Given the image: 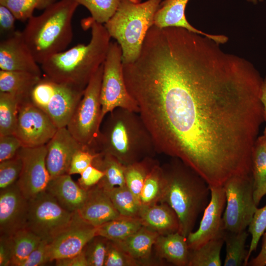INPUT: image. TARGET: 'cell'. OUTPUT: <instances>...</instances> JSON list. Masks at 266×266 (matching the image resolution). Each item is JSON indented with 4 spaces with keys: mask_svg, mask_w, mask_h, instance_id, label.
Listing matches in <instances>:
<instances>
[{
    "mask_svg": "<svg viewBox=\"0 0 266 266\" xmlns=\"http://www.w3.org/2000/svg\"><path fill=\"white\" fill-rule=\"evenodd\" d=\"M13 256L10 266H21L30 254L39 245L41 238L28 228L20 230L11 235Z\"/></svg>",
    "mask_w": 266,
    "mask_h": 266,
    "instance_id": "4dcf8cb0",
    "label": "cell"
},
{
    "mask_svg": "<svg viewBox=\"0 0 266 266\" xmlns=\"http://www.w3.org/2000/svg\"><path fill=\"white\" fill-rule=\"evenodd\" d=\"M143 227L139 218L120 216L97 227V235L113 241L128 237Z\"/></svg>",
    "mask_w": 266,
    "mask_h": 266,
    "instance_id": "4316f807",
    "label": "cell"
},
{
    "mask_svg": "<svg viewBox=\"0 0 266 266\" xmlns=\"http://www.w3.org/2000/svg\"><path fill=\"white\" fill-rule=\"evenodd\" d=\"M139 218L143 226L159 235L178 232V217L174 210L165 202L141 206Z\"/></svg>",
    "mask_w": 266,
    "mask_h": 266,
    "instance_id": "7402d4cb",
    "label": "cell"
},
{
    "mask_svg": "<svg viewBox=\"0 0 266 266\" xmlns=\"http://www.w3.org/2000/svg\"><path fill=\"white\" fill-rule=\"evenodd\" d=\"M247 0L254 4H256L257 3L258 1H263L264 0Z\"/></svg>",
    "mask_w": 266,
    "mask_h": 266,
    "instance_id": "db71d44e",
    "label": "cell"
},
{
    "mask_svg": "<svg viewBox=\"0 0 266 266\" xmlns=\"http://www.w3.org/2000/svg\"><path fill=\"white\" fill-rule=\"evenodd\" d=\"M162 1L147 0L134 3L130 0H121L115 13L104 24L111 37L115 39L121 47L123 64L133 62L137 58Z\"/></svg>",
    "mask_w": 266,
    "mask_h": 266,
    "instance_id": "8992f818",
    "label": "cell"
},
{
    "mask_svg": "<svg viewBox=\"0 0 266 266\" xmlns=\"http://www.w3.org/2000/svg\"><path fill=\"white\" fill-rule=\"evenodd\" d=\"M130 0L134 3H139V2H140L141 1V0Z\"/></svg>",
    "mask_w": 266,
    "mask_h": 266,
    "instance_id": "11a10c76",
    "label": "cell"
},
{
    "mask_svg": "<svg viewBox=\"0 0 266 266\" xmlns=\"http://www.w3.org/2000/svg\"><path fill=\"white\" fill-rule=\"evenodd\" d=\"M223 237L212 239L195 249H189L188 266H221Z\"/></svg>",
    "mask_w": 266,
    "mask_h": 266,
    "instance_id": "f1b7e54d",
    "label": "cell"
},
{
    "mask_svg": "<svg viewBox=\"0 0 266 266\" xmlns=\"http://www.w3.org/2000/svg\"><path fill=\"white\" fill-rule=\"evenodd\" d=\"M164 174L162 166L157 162L144 181L140 195L141 206L151 205L161 202L164 189Z\"/></svg>",
    "mask_w": 266,
    "mask_h": 266,
    "instance_id": "f546056e",
    "label": "cell"
},
{
    "mask_svg": "<svg viewBox=\"0 0 266 266\" xmlns=\"http://www.w3.org/2000/svg\"><path fill=\"white\" fill-rule=\"evenodd\" d=\"M79 5L72 0H60L28 20L22 33L38 64L66 50L70 43L73 35L72 20Z\"/></svg>",
    "mask_w": 266,
    "mask_h": 266,
    "instance_id": "5b68a950",
    "label": "cell"
},
{
    "mask_svg": "<svg viewBox=\"0 0 266 266\" xmlns=\"http://www.w3.org/2000/svg\"><path fill=\"white\" fill-rule=\"evenodd\" d=\"M157 255L176 266H188L189 249L187 237L178 232L159 235L154 244Z\"/></svg>",
    "mask_w": 266,
    "mask_h": 266,
    "instance_id": "603a6c76",
    "label": "cell"
},
{
    "mask_svg": "<svg viewBox=\"0 0 266 266\" xmlns=\"http://www.w3.org/2000/svg\"><path fill=\"white\" fill-rule=\"evenodd\" d=\"M200 35L155 59L132 94L156 150L210 187L252 173L264 122L263 78L250 61Z\"/></svg>",
    "mask_w": 266,
    "mask_h": 266,
    "instance_id": "6da1fadb",
    "label": "cell"
},
{
    "mask_svg": "<svg viewBox=\"0 0 266 266\" xmlns=\"http://www.w3.org/2000/svg\"><path fill=\"white\" fill-rule=\"evenodd\" d=\"M164 189L160 202L168 204L179 222L178 232L187 237L193 232L199 215L210 199L206 182L192 168L177 158L162 166Z\"/></svg>",
    "mask_w": 266,
    "mask_h": 266,
    "instance_id": "277c9868",
    "label": "cell"
},
{
    "mask_svg": "<svg viewBox=\"0 0 266 266\" xmlns=\"http://www.w3.org/2000/svg\"><path fill=\"white\" fill-rule=\"evenodd\" d=\"M75 213L44 191L29 200L26 228L49 243L70 223Z\"/></svg>",
    "mask_w": 266,
    "mask_h": 266,
    "instance_id": "8fae6325",
    "label": "cell"
},
{
    "mask_svg": "<svg viewBox=\"0 0 266 266\" xmlns=\"http://www.w3.org/2000/svg\"><path fill=\"white\" fill-rule=\"evenodd\" d=\"M96 235L97 227L76 212L70 223L49 243L50 262L79 254Z\"/></svg>",
    "mask_w": 266,
    "mask_h": 266,
    "instance_id": "9a60e30c",
    "label": "cell"
},
{
    "mask_svg": "<svg viewBox=\"0 0 266 266\" xmlns=\"http://www.w3.org/2000/svg\"><path fill=\"white\" fill-rule=\"evenodd\" d=\"M85 6L97 22L105 24L117 10L121 0H72Z\"/></svg>",
    "mask_w": 266,
    "mask_h": 266,
    "instance_id": "8d00e7d4",
    "label": "cell"
},
{
    "mask_svg": "<svg viewBox=\"0 0 266 266\" xmlns=\"http://www.w3.org/2000/svg\"><path fill=\"white\" fill-rule=\"evenodd\" d=\"M260 99L263 106L264 121L266 122V76L263 79L262 84Z\"/></svg>",
    "mask_w": 266,
    "mask_h": 266,
    "instance_id": "f907efd6",
    "label": "cell"
},
{
    "mask_svg": "<svg viewBox=\"0 0 266 266\" xmlns=\"http://www.w3.org/2000/svg\"><path fill=\"white\" fill-rule=\"evenodd\" d=\"M105 191L121 216L139 218L141 205L126 185Z\"/></svg>",
    "mask_w": 266,
    "mask_h": 266,
    "instance_id": "d6a6232c",
    "label": "cell"
},
{
    "mask_svg": "<svg viewBox=\"0 0 266 266\" xmlns=\"http://www.w3.org/2000/svg\"><path fill=\"white\" fill-rule=\"evenodd\" d=\"M17 20L12 12L6 6L0 4V33L7 36L13 33L15 30V20Z\"/></svg>",
    "mask_w": 266,
    "mask_h": 266,
    "instance_id": "bcb514c9",
    "label": "cell"
},
{
    "mask_svg": "<svg viewBox=\"0 0 266 266\" xmlns=\"http://www.w3.org/2000/svg\"><path fill=\"white\" fill-rule=\"evenodd\" d=\"M157 163L156 160L153 157H147L125 166L126 185L139 202L140 195L145 179L153 166Z\"/></svg>",
    "mask_w": 266,
    "mask_h": 266,
    "instance_id": "1f68e13d",
    "label": "cell"
},
{
    "mask_svg": "<svg viewBox=\"0 0 266 266\" xmlns=\"http://www.w3.org/2000/svg\"><path fill=\"white\" fill-rule=\"evenodd\" d=\"M57 0H0V4L7 7L17 20L28 21L35 9L45 10Z\"/></svg>",
    "mask_w": 266,
    "mask_h": 266,
    "instance_id": "e575fe53",
    "label": "cell"
},
{
    "mask_svg": "<svg viewBox=\"0 0 266 266\" xmlns=\"http://www.w3.org/2000/svg\"><path fill=\"white\" fill-rule=\"evenodd\" d=\"M103 63L91 78L66 128L83 148L97 153L101 119L100 89Z\"/></svg>",
    "mask_w": 266,
    "mask_h": 266,
    "instance_id": "52a82bcc",
    "label": "cell"
},
{
    "mask_svg": "<svg viewBox=\"0 0 266 266\" xmlns=\"http://www.w3.org/2000/svg\"><path fill=\"white\" fill-rule=\"evenodd\" d=\"M58 129L48 116L34 105L29 98L19 100L14 134L21 141L22 147L45 145Z\"/></svg>",
    "mask_w": 266,
    "mask_h": 266,
    "instance_id": "7c38bea8",
    "label": "cell"
},
{
    "mask_svg": "<svg viewBox=\"0 0 266 266\" xmlns=\"http://www.w3.org/2000/svg\"><path fill=\"white\" fill-rule=\"evenodd\" d=\"M78 180L80 186L88 191L97 185L104 176L103 172L92 165L87 167L80 174Z\"/></svg>",
    "mask_w": 266,
    "mask_h": 266,
    "instance_id": "f6af8a7d",
    "label": "cell"
},
{
    "mask_svg": "<svg viewBox=\"0 0 266 266\" xmlns=\"http://www.w3.org/2000/svg\"><path fill=\"white\" fill-rule=\"evenodd\" d=\"M27 45L22 33L16 31L0 42V68L42 76V70Z\"/></svg>",
    "mask_w": 266,
    "mask_h": 266,
    "instance_id": "e0dca14e",
    "label": "cell"
},
{
    "mask_svg": "<svg viewBox=\"0 0 266 266\" xmlns=\"http://www.w3.org/2000/svg\"><path fill=\"white\" fill-rule=\"evenodd\" d=\"M100 130L98 153L109 154L126 166L157 153L150 133L138 113L117 108Z\"/></svg>",
    "mask_w": 266,
    "mask_h": 266,
    "instance_id": "3957f363",
    "label": "cell"
},
{
    "mask_svg": "<svg viewBox=\"0 0 266 266\" xmlns=\"http://www.w3.org/2000/svg\"><path fill=\"white\" fill-rule=\"evenodd\" d=\"M29 210V200L22 193L16 182L0 189V234L11 236L26 228Z\"/></svg>",
    "mask_w": 266,
    "mask_h": 266,
    "instance_id": "2e32d148",
    "label": "cell"
},
{
    "mask_svg": "<svg viewBox=\"0 0 266 266\" xmlns=\"http://www.w3.org/2000/svg\"><path fill=\"white\" fill-rule=\"evenodd\" d=\"M159 235L143 226L126 239L114 242L141 266L149 264L152 249Z\"/></svg>",
    "mask_w": 266,
    "mask_h": 266,
    "instance_id": "cb8c5ba5",
    "label": "cell"
},
{
    "mask_svg": "<svg viewBox=\"0 0 266 266\" xmlns=\"http://www.w3.org/2000/svg\"><path fill=\"white\" fill-rule=\"evenodd\" d=\"M252 173L254 185V200L266 183V151L257 138L252 157Z\"/></svg>",
    "mask_w": 266,
    "mask_h": 266,
    "instance_id": "d590c367",
    "label": "cell"
},
{
    "mask_svg": "<svg viewBox=\"0 0 266 266\" xmlns=\"http://www.w3.org/2000/svg\"><path fill=\"white\" fill-rule=\"evenodd\" d=\"M105 266H138L139 263L116 242L109 240Z\"/></svg>",
    "mask_w": 266,
    "mask_h": 266,
    "instance_id": "60d3db41",
    "label": "cell"
},
{
    "mask_svg": "<svg viewBox=\"0 0 266 266\" xmlns=\"http://www.w3.org/2000/svg\"><path fill=\"white\" fill-rule=\"evenodd\" d=\"M265 195H266V183L257 197L255 199V201L257 206L258 205L262 199Z\"/></svg>",
    "mask_w": 266,
    "mask_h": 266,
    "instance_id": "816d5d0a",
    "label": "cell"
},
{
    "mask_svg": "<svg viewBox=\"0 0 266 266\" xmlns=\"http://www.w3.org/2000/svg\"><path fill=\"white\" fill-rule=\"evenodd\" d=\"M18 153L22 168L16 184L29 200L45 191L51 178L46 165V146L22 147Z\"/></svg>",
    "mask_w": 266,
    "mask_h": 266,
    "instance_id": "4fadbf2b",
    "label": "cell"
},
{
    "mask_svg": "<svg viewBox=\"0 0 266 266\" xmlns=\"http://www.w3.org/2000/svg\"><path fill=\"white\" fill-rule=\"evenodd\" d=\"M41 77L25 71L0 70V92L13 94L19 100L29 98Z\"/></svg>",
    "mask_w": 266,
    "mask_h": 266,
    "instance_id": "d4e9b609",
    "label": "cell"
},
{
    "mask_svg": "<svg viewBox=\"0 0 266 266\" xmlns=\"http://www.w3.org/2000/svg\"><path fill=\"white\" fill-rule=\"evenodd\" d=\"M223 186L226 199L223 215L225 231L237 233L245 230L257 208L252 175L232 177Z\"/></svg>",
    "mask_w": 266,
    "mask_h": 266,
    "instance_id": "30bf717a",
    "label": "cell"
},
{
    "mask_svg": "<svg viewBox=\"0 0 266 266\" xmlns=\"http://www.w3.org/2000/svg\"><path fill=\"white\" fill-rule=\"evenodd\" d=\"M258 138L266 151V127L264 131L263 134L260 136H258Z\"/></svg>",
    "mask_w": 266,
    "mask_h": 266,
    "instance_id": "f5cc1de1",
    "label": "cell"
},
{
    "mask_svg": "<svg viewBox=\"0 0 266 266\" xmlns=\"http://www.w3.org/2000/svg\"><path fill=\"white\" fill-rule=\"evenodd\" d=\"M84 20L85 26L91 28L90 42L58 53L41 65L44 76L57 83L82 90L104 63L111 42L104 25L92 17Z\"/></svg>",
    "mask_w": 266,
    "mask_h": 266,
    "instance_id": "7a4b0ae2",
    "label": "cell"
},
{
    "mask_svg": "<svg viewBox=\"0 0 266 266\" xmlns=\"http://www.w3.org/2000/svg\"><path fill=\"white\" fill-rule=\"evenodd\" d=\"M210 199L205 208L199 228L187 236L190 250L197 249L207 242L223 237L225 230L223 215L226 199L223 186L210 187Z\"/></svg>",
    "mask_w": 266,
    "mask_h": 266,
    "instance_id": "5bb4252c",
    "label": "cell"
},
{
    "mask_svg": "<svg viewBox=\"0 0 266 266\" xmlns=\"http://www.w3.org/2000/svg\"><path fill=\"white\" fill-rule=\"evenodd\" d=\"M13 256V244L11 236L0 234V266H10Z\"/></svg>",
    "mask_w": 266,
    "mask_h": 266,
    "instance_id": "7dc6e473",
    "label": "cell"
},
{
    "mask_svg": "<svg viewBox=\"0 0 266 266\" xmlns=\"http://www.w3.org/2000/svg\"><path fill=\"white\" fill-rule=\"evenodd\" d=\"M55 261L58 266H88L84 250L76 255Z\"/></svg>",
    "mask_w": 266,
    "mask_h": 266,
    "instance_id": "c3c4849f",
    "label": "cell"
},
{
    "mask_svg": "<svg viewBox=\"0 0 266 266\" xmlns=\"http://www.w3.org/2000/svg\"><path fill=\"white\" fill-rule=\"evenodd\" d=\"M262 236L263 241L261 251L256 257L248 261L247 266H266V230Z\"/></svg>",
    "mask_w": 266,
    "mask_h": 266,
    "instance_id": "681fc988",
    "label": "cell"
},
{
    "mask_svg": "<svg viewBox=\"0 0 266 266\" xmlns=\"http://www.w3.org/2000/svg\"><path fill=\"white\" fill-rule=\"evenodd\" d=\"M189 0H164L162 1L154 17V25L159 28L178 27L208 37L223 44L228 37L203 32L194 27L186 19L185 9Z\"/></svg>",
    "mask_w": 266,
    "mask_h": 266,
    "instance_id": "ffe728a7",
    "label": "cell"
},
{
    "mask_svg": "<svg viewBox=\"0 0 266 266\" xmlns=\"http://www.w3.org/2000/svg\"><path fill=\"white\" fill-rule=\"evenodd\" d=\"M92 165L102 171L104 176L98 184L105 190L126 185L125 166L113 156L105 153H97Z\"/></svg>",
    "mask_w": 266,
    "mask_h": 266,
    "instance_id": "484cf974",
    "label": "cell"
},
{
    "mask_svg": "<svg viewBox=\"0 0 266 266\" xmlns=\"http://www.w3.org/2000/svg\"><path fill=\"white\" fill-rule=\"evenodd\" d=\"M266 230V205L257 208L252 220L248 226V233L251 235V240L247 257V265L252 252L257 247L260 238Z\"/></svg>",
    "mask_w": 266,
    "mask_h": 266,
    "instance_id": "ab89813d",
    "label": "cell"
},
{
    "mask_svg": "<svg viewBox=\"0 0 266 266\" xmlns=\"http://www.w3.org/2000/svg\"><path fill=\"white\" fill-rule=\"evenodd\" d=\"M22 168L18 152L13 158L0 162V189L6 188L18 180Z\"/></svg>",
    "mask_w": 266,
    "mask_h": 266,
    "instance_id": "f35d334b",
    "label": "cell"
},
{
    "mask_svg": "<svg viewBox=\"0 0 266 266\" xmlns=\"http://www.w3.org/2000/svg\"><path fill=\"white\" fill-rule=\"evenodd\" d=\"M248 236L246 230L237 233L225 231L223 236L226 250L224 266H247L248 250L246 249V241Z\"/></svg>",
    "mask_w": 266,
    "mask_h": 266,
    "instance_id": "83f0119b",
    "label": "cell"
},
{
    "mask_svg": "<svg viewBox=\"0 0 266 266\" xmlns=\"http://www.w3.org/2000/svg\"><path fill=\"white\" fill-rule=\"evenodd\" d=\"M109 240L96 235L85 246L84 251L88 266H103L106 258Z\"/></svg>",
    "mask_w": 266,
    "mask_h": 266,
    "instance_id": "74e56055",
    "label": "cell"
},
{
    "mask_svg": "<svg viewBox=\"0 0 266 266\" xmlns=\"http://www.w3.org/2000/svg\"><path fill=\"white\" fill-rule=\"evenodd\" d=\"M96 154L84 149L77 151L72 158L68 174H80L87 167L92 165Z\"/></svg>",
    "mask_w": 266,
    "mask_h": 266,
    "instance_id": "b9f144b4",
    "label": "cell"
},
{
    "mask_svg": "<svg viewBox=\"0 0 266 266\" xmlns=\"http://www.w3.org/2000/svg\"><path fill=\"white\" fill-rule=\"evenodd\" d=\"M67 173L51 178L45 191L66 210L77 212L83 205L88 191L75 182Z\"/></svg>",
    "mask_w": 266,
    "mask_h": 266,
    "instance_id": "44dd1931",
    "label": "cell"
},
{
    "mask_svg": "<svg viewBox=\"0 0 266 266\" xmlns=\"http://www.w3.org/2000/svg\"><path fill=\"white\" fill-rule=\"evenodd\" d=\"M101 119L117 108L139 113L138 106L127 89L123 75L122 51L116 42H110L103 63L100 89Z\"/></svg>",
    "mask_w": 266,
    "mask_h": 266,
    "instance_id": "9c48e42d",
    "label": "cell"
},
{
    "mask_svg": "<svg viewBox=\"0 0 266 266\" xmlns=\"http://www.w3.org/2000/svg\"><path fill=\"white\" fill-rule=\"evenodd\" d=\"M50 262L49 243L41 240L21 266H40Z\"/></svg>",
    "mask_w": 266,
    "mask_h": 266,
    "instance_id": "ee69618b",
    "label": "cell"
},
{
    "mask_svg": "<svg viewBox=\"0 0 266 266\" xmlns=\"http://www.w3.org/2000/svg\"><path fill=\"white\" fill-rule=\"evenodd\" d=\"M77 212L84 220L95 227L121 216L107 192L98 184L88 190L87 198Z\"/></svg>",
    "mask_w": 266,
    "mask_h": 266,
    "instance_id": "d6986e66",
    "label": "cell"
},
{
    "mask_svg": "<svg viewBox=\"0 0 266 266\" xmlns=\"http://www.w3.org/2000/svg\"><path fill=\"white\" fill-rule=\"evenodd\" d=\"M22 147L15 134L0 136V162L15 157Z\"/></svg>",
    "mask_w": 266,
    "mask_h": 266,
    "instance_id": "7bdbcfd3",
    "label": "cell"
},
{
    "mask_svg": "<svg viewBox=\"0 0 266 266\" xmlns=\"http://www.w3.org/2000/svg\"><path fill=\"white\" fill-rule=\"evenodd\" d=\"M46 146V165L51 178L68 173L73 156L84 149L66 127L58 128Z\"/></svg>",
    "mask_w": 266,
    "mask_h": 266,
    "instance_id": "ac0fdd59",
    "label": "cell"
},
{
    "mask_svg": "<svg viewBox=\"0 0 266 266\" xmlns=\"http://www.w3.org/2000/svg\"><path fill=\"white\" fill-rule=\"evenodd\" d=\"M85 90L42 77L30 95V100L46 113L58 128L66 127Z\"/></svg>",
    "mask_w": 266,
    "mask_h": 266,
    "instance_id": "ba28073f",
    "label": "cell"
},
{
    "mask_svg": "<svg viewBox=\"0 0 266 266\" xmlns=\"http://www.w3.org/2000/svg\"><path fill=\"white\" fill-rule=\"evenodd\" d=\"M19 99L16 96L0 92V136L14 134L18 119Z\"/></svg>",
    "mask_w": 266,
    "mask_h": 266,
    "instance_id": "836d02e7",
    "label": "cell"
}]
</instances>
